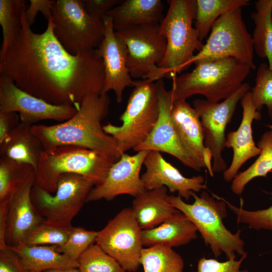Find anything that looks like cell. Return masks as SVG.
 Wrapping results in <instances>:
<instances>
[{
    "mask_svg": "<svg viewBox=\"0 0 272 272\" xmlns=\"http://www.w3.org/2000/svg\"><path fill=\"white\" fill-rule=\"evenodd\" d=\"M117 160L106 153L76 146H62L44 150L35 172V183L54 193L60 175L74 173L88 178L98 186L104 181L110 168Z\"/></svg>",
    "mask_w": 272,
    "mask_h": 272,
    "instance_id": "5b68a950",
    "label": "cell"
},
{
    "mask_svg": "<svg viewBox=\"0 0 272 272\" xmlns=\"http://www.w3.org/2000/svg\"><path fill=\"white\" fill-rule=\"evenodd\" d=\"M171 117L187 154L200 169L206 168L214 176L212 155L205 146L202 126L195 109L186 101H177L173 103Z\"/></svg>",
    "mask_w": 272,
    "mask_h": 272,
    "instance_id": "ffe728a7",
    "label": "cell"
},
{
    "mask_svg": "<svg viewBox=\"0 0 272 272\" xmlns=\"http://www.w3.org/2000/svg\"><path fill=\"white\" fill-rule=\"evenodd\" d=\"M26 7L24 0H0V24L3 31L0 61L4 58L21 28V13Z\"/></svg>",
    "mask_w": 272,
    "mask_h": 272,
    "instance_id": "1f68e13d",
    "label": "cell"
},
{
    "mask_svg": "<svg viewBox=\"0 0 272 272\" xmlns=\"http://www.w3.org/2000/svg\"><path fill=\"white\" fill-rule=\"evenodd\" d=\"M73 227L45 221L29 235L22 244L61 245L66 241Z\"/></svg>",
    "mask_w": 272,
    "mask_h": 272,
    "instance_id": "836d02e7",
    "label": "cell"
},
{
    "mask_svg": "<svg viewBox=\"0 0 272 272\" xmlns=\"http://www.w3.org/2000/svg\"><path fill=\"white\" fill-rule=\"evenodd\" d=\"M242 9L226 12L214 23L201 50L195 54L191 64L204 60L232 57L255 70L251 35L243 21Z\"/></svg>",
    "mask_w": 272,
    "mask_h": 272,
    "instance_id": "30bf717a",
    "label": "cell"
},
{
    "mask_svg": "<svg viewBox=\"0 0 272 272\" xmlns=\"http://www.w3.org/2000/svg\"><path fill=\"white\" fill-rule=\"evenodd\" d=\"M94 185L88 178L77 174L64 173L59 177L54 193L35 183L31 190L32 203L45 221L62 226H72Z\"/></svg>",
    "mask_w": 272,
    "mask_h": 272,
    "instance_id": "9c48e42d",
    "label": "cell"
},
{
    "mask_svg": "<svg viewBox=\"0 0 272 272\" xmlns=\"http://www.w3.org/2000/svg\"><path fill=\"white\" fill-rule=\"evenodd\" d=\"M169 8L160 23V32L167 41L165 56L158 65L164 78H172L191 65L194 52L203 43L193 26L196 0L168 1Z\"/></svg>",
    "mask_w": 272,
    "mask_h": 272,
    "instance_id": "8992f818",
    "label": "cell"
},
{
    "mask_svg": "<svg viewBox=\"0 0 272 272\" xmlns=\"http://www.w3.org/2000/svg\"><path fill=\"white\" fill-rule=\"evenodd\" d=\"M261 150L258 157L245 170L239 173L233 179L231 188L236 195H241L246 185L252 179L266 177L272 172V129L265 132L257 144Z\"/></svg>",
    "mask_w": 272,
    "mask_h": 272,
    "instance_id": "f1b7e54d",
    "label": "cell"
},
{
    "mask_svg": "<svg viewBox=\"0 0 272 272\" xmlns=\"http://www.w3.org/2000/svg\"><path fill=\"white\" fill-rule=\"evenodd\" d=\"M55 245L21 244L9 247L27 272H42L52 269L78 268V262L56 251Z\"/></svg>",
    "mask_w": 272,
    "mask_h": 272,
    "instance_id": "484cf974",
    "label": "cell"
},
{
    "mask_svg": "<svg viewBox=\"0 0 272 272\" xmlns=\"http://www.w3.org/2000/svg\"><path fill=\"white\" fill-rule=\"evenodd\" d=\"M103 20L104 36L97 48L105 70V81L101 93L113 91L117 102L120 103L125 89L133 86L134 81L127 67V50L124 42L115 35L111 18L106 16Z\"/></svg>",
    "mask_w": 272,
    "mask_h": 272,
    "instance_id": "e0dca14e",
    "label": "cell"
},
{
    "mask_svg": "<svg viewBox=\"0 0 272 272\" xmlns=\"http://www.w3.org/2000/svg\"><path fill=\"white\" fill-rule=\"evenodd\" d=\"M42 272H80L78 268H66V269H52L47 270Z\"/></svg>",
    "mask_w": 272,
    "mask_h": 272,
    "instance_id": "7bdbcfd3",
    "label": "cell"
},
{
    "mask_svg": "<svg viewBox=\"0 0 272 272\" xmlns=\"http://www.w3.org/2000/svg\"><path fill=\"white\" fill-rule=\"evenodd\" d=\"M251 14L255 24L252 39L254 50L261 58H266L272 70V0H258Z\"/></svg>",
    "mask_w": 272,
    "mask_h": 272,
    "instance_id": "4316f807",
    "label": "cell"
},
{
    "mask_svg": "<svg viewBox=\"0 0 272 272\" xmlns=\"http://www.w3.org/2000/svg\"><path fill=\"white\" fill-rule=\"evenodd\" d=\"M31 165L0 158V204H9L20 186L33 171Z\"/></svg>",
    "mask_w": 272,
    "mask_h": 272,
    "instance_id": "4dcf8cb0",
    "label": "cell"
},
{
    "mask_svg": "<svg viewBox=\"0 0 272 272\" xmlns=\"http://www.w3.org/2000/svg\"><path fill=\"white\" fill-rule=\"evenodd\" d=\"M26 8L16 38L0 61V74L48 103L79 108L87 96L102 90L105 70L98 49L70 53L54 34L52 17L44 32L35 33L26 19Z\"/></svg>",
    "mask_w": 272,
    "mask_h": 272,
    "instance_id": "6da1fadb",
    "label": "cell"
},
{
    "mask_svg": "<svg viewBox=\"0 0 272 272\" xmlns=\"http://www.w3.org/2000/svg\"><path fill=\"white\" fill-rule=\"evenodd\" d=\"M268 193L272 196V191ZM224 200L236 215L238 223L246 224L250 228L256 230L272 231V206L265 209L249 211L243 208L242 200L240 201V207H237Z\"/></svg>",
    "mask_w": 272,
    "mask_h": 272,
    "instance_id": "8d00e7d4",
    "label": "cell"
},
{
    "mask_svg": "<svg viewBox=\"0 0 272 272\" xmlns=\"http://www.w3.org/2000/svg\"><path fill=\"white\" fill-rule=\"evenodd\" d=\"M79 108L50 104L19 88L8 76L0 74V111L19 113L21 122L33 123L45 120L65 121Z\"/></svg>",
    "mask_w": 272,
    "mask_h": 272,
    "instance_id": "5bb4252c",
    "label": "cell"
},
{
    "mask_svg": "<svg viewBox=\"0 0 272 272\" xmlns=\"http://www.w3.org/2000/svg\"><path fill=\"white\" fill-rule=\"evenodd\" d=\"M80 272H125L119 263L98 244H93L78 260Z\"/></svg>",
    "mask_w": 272,
    "mask_h": 272,
    "instance_id": "d6a6232c",
    "label": "cell"
},
{
    "mask_svg": "<svg viewBox=\"0 0 272 272\" xmlns=\"http://www.w3.org/2000/svg\"><path fill=\"white\" fill-rule=\"evenodd\" d=\"M115 34L126 46L127 67L132 78L154 82L164 78L158 66L167 49L166 39L160 32V24L137 26Z\"/></svg>",
    "mask_w": 272,
    "mask_h": 272,
    "instance_id": "8fae6325",
    "label": "cell"
},
{
    "mask_svg": "<svg viewBox=\"0 0 272 272\" xmlns=\"http://www.w3.org/2000/svg\"><path fill=\"white\" fill-rule=\"evenodd\" d=\"M142 229L131 208L122 209L98 231L96 243L125 270L137 271L141 264Z\"/></svg>",
    "mask_w": 272,
    "mask_h": 272,
    "instance_id": "7c38bea8",
    "label": "cell"
},
{
    "mask_svg": "<svg viewBox=\"0 0 272 272\" xmlns=\"http://www.w3.org/2000/svg\"><path fill=\"white\" fill-rule=\"evenodd\" d=\"M20 116L15 111H0V144L20 123Z\"/></svg>",
    "mask_w": 272,
    "mask_h": 272,
    "instance_id": "b9f144b4",
    "label": "cell"
},
{
    "mask_svg": "<svg viewBox=\"0 0 272 272\" xmlns=\"http://www.w3.org/2000/svg\"><path fill=\"white\" fill-rule=\"evenodd\" d=\"M107 93L92 94L83 100L77 112L68 120L54 125H33L32 132L43 143L45 150L59 146L80 147L120 157L117 142L101 125L109 112Z\"/></svg>",
    "mask_w": 272,
    "mask_h": 272,
    "instance_id": "7a4b0ae2",
    "label": "cell"
},
{
    "mask_svg": "<svg viewBox=\"0 0 272 272\" xmlns=\"http://www.w3.org/2000/svg\"><path fill=\"white\" fill-rule=\"evenodd\" d=\"M149 151L142 150L133 155L123 153L110 168L104 181L93 187L86 202L103 198L110 200L121 194L136 197L145 191L140 172Z\"/></svg>",
    "mask_w": 272,
    "mask_h": 272,
    "instance_id": "2e32d148",
    "label": "cell"
},
{
    "mask_svg": "<svg viewBox=\"0 0 272 272\" xmlns=\"http://www.w3.org/2000/svg\"><path fill=\"white\" fill-rule=\"evenodd\" d=\"M192 203L185 202L179 195L169 196V201L195 226L205 243L216 257L224 253L228 259L246 253L241 230L233 233L223 223L227 216L226 203L223 198L216 200L208 193L202 191L199 196L192 193Z\"/></svg>",
    "mask_w": 272,
    "mask_h": 272,
    "instance_id": "277c9868",
    "label": "cell"
},
{
    "mask_svg": "<svg viewBox=\"0 0 272 272\" xmlns=\"http://www.w3.org/2000/svg\"><path fill=\"white\" fill-rule=\"evenodd\" d=\"M166 187L146 190L135 197L131 208L142 230L154 228L179 211L169 201Z\"/></svg>",
    "mask_w": 272,
    "mask_h": 272,
    "instance_id": "d4e9b609",
    "label": "cell"
},
{
    "mask_svg": "<svg viewBox=\"0 0 272 272\" xmlns=\"http://www.w3.org/2000/svg\"><path fill=\"white\" fill-rule=\"evenodd\" d=\"M98 234V231L73 227L66 241L61 245H57L55 250L78 261L88 247L96 242Z\"/></svg>",
    "mask_w": 272,
    "mask_h": 272,
    "instance_id": "d590c367",
    "label": "cell"
},
{
    "mask_svg": "<svg viewBox=\"0 0 272 272\" xmlns=\"http://www.w3.org/2000/svg\"><path fill=\"white\" fill-rule=\"evenodd\" d=\"M250 89L249 84L244 83L231 96L221 102H212L206 99H196L193 102V108L200 120L205 146L212 155L214 173L224 172L227 168L222 156L225 148L226 129L238 103Z\"/></svg>",
    "mask_w": 272,
    "mask_h": 272,
    "instance_id": "4fadbf2b",
    "label": "cell"
},
{
    "mask_svg": "<svg viewBox=\"0 0 272 272\" xmlns=\"http://www.w3.org/2000/svg\"><path fill=\"white\" fill-rule=\"evenodd\" d=\"M54 34L70 53L98 48L105 33L103 20L88 14L82 0H57L52 6Z\"/></svg>",
    "mask_w": 272,
    "mask_h": 272,
    "instance_id": "ba28073f",
    "label": "cell"
},
{
    "mask_svg": "<svg viewBox=\"0 0 272 272\" xmlns=\"http://www.w3.org/2000/svg\"><path fill=\"white\" fill-rule=\"evenodd\" d=\"M159 113L151 133L142 144L133 150L155 151L169 154L184 165L195 171L201 170L183 148L171 117L173 100L171 90H167L163 79L156 82Z\"/></svg>",
    "mask_w": 272,
    "mask_h": 272,
    "instance_id": "9a60e30c",
    "label": "cell"
},
{
    "mask_svg": "<svg viewBox=\"0 0 272 272\" xmlns=\"http://www.w3.org/2000/svg\"><path fill=\"white\" fill-rule=\"evenodd\" d=\"M144 165L146 170L141 176V179L146 190L165 186L170 192H177L182 198L188 200L193 192L207 189L202 176L185 177L167 162L160 152L150 151Z\"/></svg>",
    "mask_w": 272,
    "mask_h": 272,
    "instance_id": "d6986e66",
    "label": "cell"
},
{
    "mask_svg": "<svg viewBox=\"0 0 272 272\" xmlns=\"http://www.w3.org/2000/svg\"><path fill=\"white\" fill-rule=\"evenodd\" d=\"M247 255V253H245L239 260L231 258L225 261L202 257L198 261L196 272H248L247 269H240L241 265Z\"/></svg>",
    "mask_w": 272,
    "mask_h": 272,
    "instance_id": "74e56055",
    "label": "cell"
},
{
    "mask_svg": "<svg viewBox=\"0 0 272 272\" xmlns=\"http://www.w3.org/2000/svg\"><path fill=\"white\" fill-rule=\"evenodd\" d=\"M195 64L192 71L172 77L173 102L186 101L196 94L210 102H219L235 93L251 70L248 65L232 57L204 59Z\"/></svg>",
    "mask_w": 272,
    "mask_h": 272,
    "instance_id": "3957f363",
    "label": "cell"
},
{
    "mask_svg": "<svg viewBox=\"0 0 272 272\" xmlns=\"http://www.w3.org/2000/svg\"><path fill=\"white\" fill-rule=\"evenodd\" d=\"M56 1L30 0V5L25 10V15L28 25L31 27L35 22L38 12H41L48 21L52 17V8Z\"/></svg>",
    "mask_w": 272,
    "mask_h": 272,
    "instance_id": "f35d334b",
    "label": "cell"
},
{
    "mask_svg": "<svg viewBox=\"0 0 272 272\" xmlns=\"http://www.w3.org/2000/svg\"><path fill=\"white\" fill-rule=\"evenodd\" d=\"M33 125L21 122L0 144L1 157L32 166L36 172L42 153V142L32 132Z\"/></svg>",
    "mask_w": 272,
    "mask_h": 272,
    "instance_id": "cb8c5ba5",
    "label": "cell"
},
{
    "mask_svg": "<svg viewBox=\"0 0 272 272\" xmlns=\"http://www.w3.org/2000/svg\"><path fill=\"white\" fill-rule=\"evenodd\" d=\"M0 272H27L17 255L7 246L0 249Z\"/></svg>",
    "mask_w": 272,
    "mask_h": 272,
    "instance_id": "60d3db41",
    "label": "cell"
},
{
    "mask_svg": "<svg viewBox=\"0 0 272 272\" xmlns=\"http://www.w3.org/2000/svg\"><path fill=\"white\" fill-rule=\"evenodd\" d=\"M240 103L243 109L241 122L236 130L227 134L225 142V148H231L233 153L230 166L223 172L227 182L233 180L245 162L261 152L253 140L252 123L254 120H260L261 115L252 103L250 91L243 96Z\"/></svg>",
    "mask_w": 272,
    "mask_h": 272,
    "instance_id": "44dd1931",
    "label": "cell"
},
{
    "mask_svg": "<svg viewBox=\"0 0 272 272\" xmlns=\"http://www.w3.org/2000/svg\"><path fill=\"white\" fill-rule=\"evenodd\" d=\"M197 231L193 223L179 211L158 226L143 230L142 240L147 247L161 245L172 248L195 239Z\"/></svg>",
    "mask_w": 272,
    "mask_h": 272,
    "instance_id": "7402d4cb",
    "label": "cell"
},
{
    "mask_svg": "<svg viewBox=\"0 0 272 272\" xmlns=\"http://www.w3.org/2000/svg\"><path fill=\"white\" fill-rule=\"evenodd\" d=\"M141 264L144 272H183L184 261L172 248L155 245L144 248Z\"/></svg>",
    "mask_w": 272,
    "mask_h": 272,
    "instance_id": "f546056e",
    "label": "cell"
},
{
    "mask_svg": "<svg viewBox=\"0 0 272 272\" xmlns=\"http://www.w3.org/2000/svg\"><path fill=\"white\" fill-rule=\"evenodd\" d=\"M194 28L202 42L210 32L215 21L229 11L250 4L249 0H196Z\"/></svg>",
    "mask_w": 272,
    "mask_h": 272,
    "instance_id": "83f0119b",
    "label": "cell"
},
{
    "mask_svg": "<svg viewBox=\"0 0 272 272\" xmlns=\"http://www.w3.org/2000/svg\"><path fill=\"white\" fill-rule=\"evenodd\" d=\"M161 0H125L108 12L115 32L149 24H160L164 18Z\"/></svg>",
    "mask_w": 272,
    "mask_h": 272,
    "instance_id": "603a6c76",
    "label": "cell"
},
{
    "mask_svg": "<svg viewBox=\"0 0 272 272\" xmlns=\"http://www.w3.org/2000/svg\"><path fill=\"white\" fill-rule=\"evenodd\" d=\"M36 181L33 171L18 188L9 204L5 241L7 246L22 244L29 235L45 220L35 209L31 190Z\"/></svg>",
    "mask_w": 272,
    "mask_h": 272,
    "instance_id": "ac0fdd59",
    "label": "cell"
},
{
    "mask_svg": "<svg viewBox=\"0 0 272 272\" xmlns=\"http://www.w3.org/2000/svg\"><path fill=\"white\" fill-rule=\"evenodd\" d=\"M126 108L119 117L120 126L102 125L104 131L117 142L120 156L144 142L153 129L159 113L156 82L134 81Z\"/></svg>",
    "mask_w": 272,
    "mask_h": 272,
    "instance_id": "52a82bcc",
    "label": "cell"
},
{
    "mask_svg": "<svg viewBox=\"0 0 272 272\" xmlns=\"http://www.w3.org/2000/svg\"><path fill=\"white\" fill-rule=\"evenodd\" d=\"M85 10L91 16L102 19L108 12L120 4V0H82Z\"/></svg>",
    "mask_w": 272,
    "mask_h": 272,
    "instance_id": "ab89813d",
    "label": "cell"
},
{
    "mask_svg": "<svg viewBox=\"0 0 272 272\" xmlns=\"http://www.w3.org/2000/svg\"><path fill=\"white\" fill-rule=\"evenodd\" d=\"M251 93L255 108L260 111L263 106H266L272 121V70L268 64L262 63L258 66L255 84Z\"/></svg>",
    "mask_w": 272,
    "mask_h": 272,
    "instance_id": "e575fe53",
    "label": "cell"
}]
</instances>
